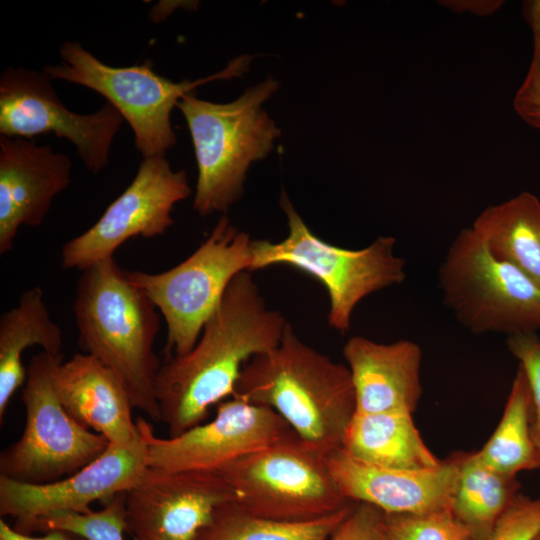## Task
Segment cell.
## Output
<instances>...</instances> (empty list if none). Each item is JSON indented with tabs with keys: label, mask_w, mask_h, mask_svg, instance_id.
Here are the masks:
<instances>
[{
	"label": "cell",
	"mask_w": 540,
	"mask_h": 540,
	"mask_svg": "<svg viewBox=\"0 0 540 540\" xmlns=\"http://www.w3.org/2000/svg\"><path fill=\"white\" fill-rule=\"evenodd\" d=\"M356 400V412L413 414L422 395L421 347L411 340L379 343L351 337L343 347Z\"/></svg>",
	"instance_id": "obj_18"
},
{
	"label": "cell",
	"mask_w": 540,
	"mask_h": 540,
	"mask_svg": "<svg viewBox=\"0 0 540 540\" xmlns=\"http://www.w3.org/2000/svg\"><path fill=\"white\" fill-rule=\"evenodd\" d=\"M513 107L522 120L540 130V71L533 63L514 96Z\"/></svg>",
	"instance_id": "obj_31"
},
{
	"label": "cell",
	"mask_w": 540,
	"mask_h": 540,
	"mask_svg": "<svg viewBox=\"0 0 540 540\" xmlns=\"http://www.w3.org/2000/svg\"><path fill=\"white\" fill-rule=\"evenodd\" d=\"M362 461L399 469H429L442 460L424 442L411 413L355 412L342 447Z\"/></svg>",
	"instance_id": "obj_20"
},
{
	"label": "cell",
	"mask_w": 540,
	"mask_h": 540,
	"mask_svg": "<svg viewBox=\"0 0 540 540\" xmlns=\"http://www.w3.org/2000/svg\"><path fill=\"white\" fill-rule=\"evenodd\" d=\"M63 354L41 351L26 368L20 438L0 455V476L29 484L60 480L81 470L109 446L101 434L79 424L63 406L54 373Z\"/></svg>",
	"instance_id": "obj_9"
},
{
	"label": "cell",
	"mask_w": 540,
	"mask_h": 540,
	"mask_svg": "<svg viewBox=\"0 0 540 540\" xmlns=\"http://www.w3.org/2000/svg\"><path fill=\"white\" fill-rule=\"evenodd\" d=\"M464 452L429 469H399L371 464L338 449L325 462L342 495L383 513H422L451 508Z\"/></svg>",
	"instance_id": "obj_16"
},
{
	"label": "cell",
	"mask_w": 540,
	"mask_h": 540,
	"mask_svg": "<svg viewBox=\"0 0 540 540\" xmlns=\"http://www.w3.org/2000/svg\"><path fill=\"white\" fill-rule=\"evenodd\" d=\"M471 228L495 257L540 287V201L535 195L522 192L488 206Z\"/></svg>",
	"instance_id": "obj_22"
},
{
	"label": "cell",
	"mask_w": 540,
	"mask_h": 540,
	"mask_svg": "<svg viewBox=\"0 0 540 540\" xmlns=\"http://www.w3.org/2000/svg\"><path fill=\"white\" fill-rule=\"evenodd\" d=\"M533 540H540V532L537 534V536Z\"/></svg>",
	"instance_id": "obj_35"
},
{
	"label": "cell",
	"mask_w": 540,
	"mask_h": 540,
	"mask_svg": "<svg viewBox=\"0 0 540 540\" xmlns=\"http://www.w3.org/2000/svg\"><path fill=\"white\" fill-rule=\"evenodd\" d=\"M54 380L63 406L79 424L113 445H126L138 437L126 389L96 357L74 354L57 366Z\"/></svg>",
	"instance_id": "obj_19"
},
{
	"label": "cell",
	"mask_w": 540,
	"mask_h": 540,
	"mask_svg": "<svg viewBox=\"0 0 540 540\" xmlns=\"http://www.w3.org/2000/svg\"><path fill=\"white\" fill-rule=\"evenodd\" d=\"M329 540H385L382 511L367 503H355Z\"/></svg>",
	"instance_id": "obj_30"
},
{
	"label": "cell",
	"mask_w": 540,
	"mask_h": 540,
	"mask_svg": "<svg viewBox=\"0 0 540 540\" xmlns=\"http://www.w3.org/2000/svg\"><path fill=\"white\" fill-rule=\"evenodd\" d=\"M191 193L184 170H173L165 157L143 158L132 182L100 218L64 244L62 267L83 271L113 257L131 238L165 234L174 223V206Z\"/></svg>",
	"instance_id": "obj_12"
},
{
	"label": "cell",
	"mask_w": 540,
	"mask_h": 540,
	"mask_svg": "<svg viewBox=\"0 0 540 540\" xmlns=\"http://www.w3.org/2000/svg\"><path fill=\"white\" fill-rule=\"evenodd\" d=\"M523 15L528 23L533 37V63L540 71V0L524 1Z\"/></svg>",
	"instance_id": "obj_33"
},
{
	"label": "cell",
	"mask_w": 540,
	"mask_h": 540,
	"mask_svg": "<svg viewBox=\"0 0 540 540\" xmlns=\"http://www.w3.org/2000/svg\"><path fill=\"white\" fill-rule=\"evenodd\" d=\"M502 1H441L440 4L455 11L474 13L476 15H488L495 12Z\"/></svg>",
	"instance_id": "obj_34"
},
{
	"label": "cell",
	"mask_w": 540,
	"mask_h": 540,
	"mask_svg": "<svg viewBox=\"0 0 540 540\" xmlns=\"http://www.w3.org/2000/svg\"><path fill=\"white\" fill-rule=\"evenodd\" d=\"M62 354L63 333L51 317L38 286L22 292L16 306L0 318V422L14 393L26 380L22 355L32 346Z\"/></svg>",
	"instance_id": "obj_21"
},
{
	"label": "cell",
	"mask_w": 540,
	"mask_h": 540,
	"mask_svg": "<svg viewBox=\"0 0 540 540\" xmlns=\"http://www.w3.org/2000/svg\"><path fill=\"white\" fill-rule=\"evenodd\" d=\"M59 54L61 63L46 65L42 70L52 80L81 85L105 97L131 127L135 146L143 158L165 157L175 146L177 137L171 113L184 95L210 81L243 75L253 58L244 54L208 77L173 82L154 72L149 59L139 65L113 67L77 41L61 43Z\"/></svg>",
	"instance_id": "obj_5"
},
{
	"label": "cell",
	"mask_w": 540,
	"mask_h": 540,
	"mask_svg": "<svg viewBox=\"0 0 540 540\" xmlns=\"http://www.w3.org/2000/svg\"><path fill=\"white\" fill-rule=\"evenodd\" d=\"M147 467L148 448L139 431L131 443L109 444L90 464L54 482L29 484L0 476V515L13 517L20 531L52 513H88L92 503L105 504L130 489Z\"/></svg>",
	"instance_id": "obj_15"
},
{
	"label": "cell",
	"mask_w": 540,
	"mask_h": 540,
	"mask_svg": "<svg viewBox=\"0 0 540 540\" xmlns=\"http://www.w3.org/2000/svg\"><path fill=\"white\" fill-rule=\"evenodd\" d=\"M279 86L268 76L227 103L203 100L193 93L177 103L187 122L197 162L192 205L202 217L226 213L243 195L250 165L273 150L281 130L264 104Z\"/></svg>",
	"instance_id": "obj_4"
},
{
	"label": "cell",
	"mask_w": 540,
	"mask_h": 540,
	"mask_svg": "<svg viewBox=\"0 0 540 540\" xmlns=\"http://www.w3.org/2000/svg\"><path fill=\"white\" fill-rule=\"evenodd\" d=\"M354 504L319 519L293 522L251 514L231 501L215 511L196 540H329Z\"/></svg>",
	"instance_id": "obj_25"
},
{
	"label": "cell",
	"mask_w": 540,
	"mask_h": 540,
	"mask_svg": "<svg viewBox=\"0 0 540 540\" xmlns=\"http://www.w3.org/2000/svg\"><path fill=\"white\" fill-rule=\"evenodd\" d=\"M539 532L540 498H531L520 492L486 540H533Z\"/></svg>",
	"instance_id": "obj_29"
},
{
	"label": "cell",
	"mask_w": 540,
	"mask_h": 540,
	"mask_svg": "<svg viewBox=\"0 0 540 540\" xmlns=\"http://www.w3.org/2000/svg\"><path fill=\"white\" fill-rule=\"evenodd\" d=\"M123 121L108 102L90 114L71 111L43 70L8 67L0 75V134L30 139L54 133L75 146L92 173L108 166L111 146Z\"/></svg>",
	"instance_id": "obj_11"
},
{
	"label": "cell",
	"mask_w": 540,
	"mask_h": 540,
	"mask_svg": "<svg viewBox=\"0 0 540 540\" xmlns=\"http://www.w3.org/2000/svg\"><path fill=\"white\" fill-rule=\"evenodd\" d=\"M247 512L281 521H311L354 502L339 490L322 457L297 435L248 453L218 469Z\"/></svg>",
	"instance_id": "obj_10"
},
{
	"label": "cell",
	"mask_w": 540,
	"mask_h": 540,
	"mask_svg": "<svg viewBox=\"0 0 540 540\" xmlns=\"http://www.w3.org/2000/svg\"><path fill=\"white\" fill-rule=\"evenodd\" d=\"M252 242L223 215L201 245L178 265L160 273L127 270L131 282L165 319L169 357L193 349L231 281L241 272H250Z\"/></svg>",
	"instance_id": "obj_7"
},
{
	"label": "cell",
	"mask_w": 540,
	"mask_h": 540,
	"mask_svg": "<svg viewBox=\"0 0 540 540\" xmlns=\"http://www.w3.org/2000/svg\"><path fill=\"white\" fill-rule=\"evenodd\" d=\"M385 540H473L451 508L422 513H383Z\"/></svg>",
	"instance_id": "obj_27"
},
{
	"label": "cell",
	"mask_w": 540,
	"mask_h": 540,
	"mask_svg": "<svg viewBox=\"0 0 540 540\" xmlns=\"http://www.w3.org/2000/svg\"><path fill=\"white\" fill-rule=\"evenodd\" d=\"M279 204L287 216L289 234L277 243L253 240L250 272L283 264L320 281L330 299L327 320L335 330L350 329L353 311L363 298L406 279V262L395 254L394 237L379 236L358 250L340 248L308 228L284 191Z\"/></svg>",
	"instance_id": "obj_6"
},
{
	"label": "cell",
	"mask_w": 540,
	"mask_h": 540,
	"mask_svg": "<svg viewBox=\"0 0 540 540\" xmlns=\"http://www.w3.org/2000/svg\"><path fill=\"white\" fill-rule=\"evenodd\" d=\"M126 531L133 540H196L237 493L219 470L148 466L125 493Z\"/></svg>",
	"instance_id": "obj_13"
},
{
	"label": "cell",
	"mask_w": 540,
	"mask_h": 540,
	"mask_svg": "<svg viewBox=\"0 0 540 540\" xmlns=\"http://www.w3.org/2000/svg\"><path fill=\"white\" fill-rule=\"evenodd\" d=\"M232 397L272 409L322 457L342 447L356 412L349 368L303 343L288 323L276 347L244 365Z\"/></svg>",
	"instance_id": "obj_2"
},
{
	"label": "cell",
	"mask_w": 540,
	"mask_h": 540,
	"mask_svg": "<svg viewBox=\"0 0 540 540\" xmlns=\"http://www.w3.org/2000/svg\"><path fill=\"white\" fill-rule=\"evenodd\" d=\"M72 161L28 138L0 137V254L12 250L21 226L41 225L71 182Z\"/></svg>",
	"instance_id": "obj_17"
},
{
	"label": "cell",
	"mask_w": 540,
	"mask_h": 540,
	"mask_svg": "<svg viewBox=\"0 0 540 540\" xmlns=\"http://www.w3.org/2000/svg\"><path fill=\"white\" fill-rule=\"evenodd\" d=\"M0 540H86L85 538L64 530H51L43 536L33 537L10 526L4 519L0 520Z\"/></svg>",
	"instance_id": "obj_32"
},
{
	"label": "cell",
	"mask_w": 540,
	"mask_h": 540,
	"mask_svg": "<svg viewBox=\"0 0 540 540\" xmlns=\"http://www.w3.org/2000/svg\"><path fill=\"white\" fill-rule=\"evenodd\" d=\"M124 493L116 495L98 511L52 513L32 521L20 532L30 534L64 530L86 540H124L123 533L126 531Z\"/></svg>",
	"instance_id": "obj_26"
},
{
	"label": "cell",
	"mask_w": 540,
	"mask_h": 540,
	"mask_svg": "<svg viewBox=\"0 0 540 540\" xmlns=\"http://www.w3.org/2000/svg\"><path fill=\"white\" fill-rule=\"evenodd\" d=\"M506 344L529 382L532 395L531 432L540 457V338L536 332L519 333L508 336Z\"/></svg>",
	"instance_id": "obj_28"
},
{
	"label": "cell",
	"mask_w": 540,
	"mask_h": 540,
	"mask_svg": "<svg viewBox=\"0 0 540 540\" xmlns=\"http://www.w3.org/2000/svg\"><path fill=\"white\" fill-rule=\"evenodd\" d=\"M520 488L517 476L493 469L477 452H464L451 510L473 540H486Z\"/></svg>",
	"instance_id": "obj_23"
},
{
	"label": "cell",
	"mask_w": 540,
	"mask_h": 540,
	"mask_svg": "<svg viewBox=\"0 0 540 540\" xmlns=\"http://www.w3.org/2000/svg\"><path fill=\"white\" fill-rule=\"evenodd\" d=\"M81 272L73 304L79 346L114 373L133 408L160 422L155 391L161 366L154 352L160 328L157 307L114 256Z\"/></svg>",
	"instance_id": "obj_3"
},
{
	"label": "cell",
	"mask_w": 540,
	"mask_h": 540,
	"mask_svg": "<svg viewBox=\"0 0 540 540\" xmlns=\"http://www.w3.org/2000/svg\"><path fill=\"white\" fill-rule=\"evenodd\" d=\"M532 395L523 368L518 365L498 426L479 457L493 469L517 476L540 469V457L531 432Z\"/></svg>",
	"instance_id": "obj_24"
},
{
	"label": "cell",
	"mask_w": 540,
	"mask_h": 540,
	"mask_svg": "<svg viewBox=\"0 0 540 540\" xmlns=\"http://www.w3.org/2000/svg\"><path fill=\"white\" fill-rule=\"evenodd\" d=\"M443 302L475 334L540 330V287L495 257L471 227L450 243L438 270Z\"/></svg>",
	"instance_id": "obj_8"
},
{
	"label": "cell",
	"mask_w": 540,
	"mask_h": 540,
	"mask_svg": "<svg viewBox=\"0 0 540 540\" xmlns=\"http://www.w3.org/2000/svg\"><path fill=\"white\" fill-rule=\"evenodd\" d=\"M286 325L266 307L250 272L239 273L193 349L160 366L156 399L169 437L202 424L212 406L232 397L244 365L276 347Z\"/></svg>",
	"instance_id": "obj_1"
},
{
	"label": "cell",
	"mask_w": 540,
	"mask_h": 540,
	"mask_svg": "<svg viewBox=\"0 0 540 540\" xmlns=\"http://www.w3.org/2000/svg\"><path fill=\"white\" fill-rule=\"evenodd\" d=\"M137 427L148 448V466L218 470L248 453L296 435L272 409L231 397L218 404L215 418L184 433L159 438L143 417Z\"/></svg>",
	"instance_id": "obj_14"
}]
</instances>
